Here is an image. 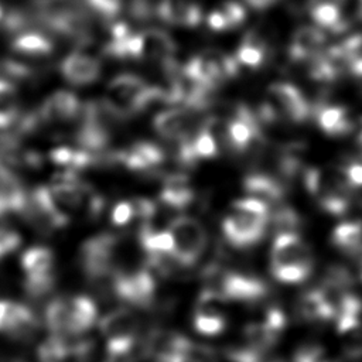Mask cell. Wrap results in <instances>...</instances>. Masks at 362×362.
Returning a JSON list of instances; mask_svg holds the SVG:
<instances>
[{"mask_svg": "<svg viewBox=\"0 0 362 362\" xmlns=\"http://www.w3.org/2000/svg\"><path fill=\"white\" fill-rule=\"evenodd\" d=\"M315 1H324V3H334V4H339V6H342L345 0H315Z\"/></svg>", "mask_w": 362, "mask_h": 362, "instance_id": "obj_49", "label": "cell"}, {"mask_svg": "<svg viewBox=\"0 0 362 362\" xmlns=\"http://www.w3.org/2000/svg\"><path fill=\"white\" fill-rule=\"evenodd\" d=\"M297 313L301 320L308 322L329 321L335 318V308L324 297L320 287L311 288L300 297Z\"/></svg>", "mask_w": 362, "mask_h": 362, "instance_id": "obj_27", "label": "cell"}, {"mask_svg": "<svg viewBox=\"0 0 362 362\" xmlns=\"http://www.w3.org/2000/svg\"><path fill=\"white\" fill-rule=\"evenodd\" d=\"M269 96L277 113L293 123H303L313 113V106L303 92L290 82H273L269 86Z\"/></svg>", "mask_w": 362, "mask_h": 362, "instance_id": "obj_13", "label": "cell"}, {"mask_svg": "<svg viewBox=\"0 0 362 362\" xmlns=\"http://www.w3.org/2000/svg\"><path fill=\"white\" fill-rule=\"evenodd\" d=\"M3 362H24L23 359H17V358H11V359H6Z\"/></svg>", "mask_w": 362, "mask_h": 362, "instance_id": "obj_51", "label": "cell"}, {"mask_svg": "<svg viewBox=\"0 0 362 362\" xmlns=\"http://www.w3.org/2000/svg\"><path fill=\"white\" fill-rule=\"evenodd\" d=\"M211 120H205L204 126L192 136V146L198 160L202 158H212L218 153V146L215 137L211 133Z\"/></svg>", "mask_w": 362, "mask_h": 362, "instance_id": "obj_38", "label": "cell"}, {"mask_svg": "<svg viewBox=\"0 0 362 362\" xmlns=\"http://www.w3.org/2000/svg\"><path fill=\"white\" fill-rule=\"evenodd\" d=\"M42 165V157L34 150H25L18 139H0V178L21 181L27 170Z\"/></svg>", "mask_w": 362, "mask_h": 362, "instance_id": "obj_11", "label": "cell"}, {"mask_svg": "<svg viewBox=\"0 0 362 362\" xmlns=\"http://www.w3.org/2000/svg\"><path fill=\"white\" fill-rule=\"evenodd\" d=\"M194 198L195 194L185 174H170L165 177L160 191V201L163 205L173 209H184L194 201Z\"/></svg>", "mask_w": 362, "mask_h": 362, "instance_id": "obj_25", "label": "cell"}, {"mask_svg": "<svg viewBox=\"0 0 362 362\" xmlns=\"http://www.w3.org/2000/svg\"><path fill=\"white\" fill-rule=\"evenodd\" d=\"M344 177L349 187H362V163H351L344 170Z\"/></svg>", "mask_w": 362, "mask_h": 362, "instance_id": "obj_46", "label": "cell"}, {"mask_svg": "<svg viewBox=\"0 0 362 362\" xmlns=\"http://www.w3.org/2000/svg\"><path fill=\"white\" fill-rule=\"evenodd\" d=\"M288 266L314 267L310 246L296 232L279 233L270 252V270Z\"/></svg>", "mask_w": 362, "mask_h": 362, "instance_id": "obj_12", "label": "cell"}, {"mask_svg": "<svg viewBox=\"0 0 362 362\" xmlns=\"http://www.w3.org/2000/svg\"><path fill=\"white\" fill-rule=\"evenodd\" d=\"M308 3L310 16L318 28H321L322 31L328 30L332 33H341L346 28V21L344 18L339 4L315 0H310Z\"/></svg>", "mask_w": 362, "mask_h": 362, "instance_id": "obj_30", "label": "cell"}, {"mask_svg": "<svg viewBox=\"0 0 362 362\" xmlns=\"http://www.w3.org/2000/svg\"><path fill=\"white\" fill-rule=\"evenodd\" d=\"M59 71L64 79L71 85L83 86L99 79L102 66L95 57L81 49H75L62 58Z\"/></svg>", "mask_w": 362, "mask_h": 362, "instance_id": "obj_17", "label": "cell"}, {"mask_svg": "<svg viewBox=\"0 0 362 362\" xmlns=\"http://www.w3.org/2000/svg\"><path fill=\"white\" fill-rule=\"evenodd\" d=\"M304 185L320 208L325 212L341 216L349 209L351 187L348 185L342 171L328 173L320 168H308L304 173Z\"/></svg>", "mask_w": 362, "mask_h": 362, "instance_id": "obj_3", "label": "cell"}, {"mask_svg": "<svg viewBox=\"0 0 362 362\" xmlns=\"http://www.w3.org/2000/svg\"><path fill=\"white\" fill-rule=\"evenodd\" d=\"M110 281L112 293L122 301L136 307H150L156 294V280L150 269L141 267L136 270L116 269Z\"/></svg>", "mask_w": 362, "mask_h": 362, "instance_id": "obj_8", "label": "cell"}, {"mask_svg": "<svg viewBox=\"0 0 362 362\" xmlns=\"http://www.w3.org/2000/svg\"><path fill=\"white\" fill-rule=\"evenodd\" d=\"M325 33L317 25H303L297 28L290 40V57L298 62H308L325 49Z\"/></svg>", "mask_w": 362, "mask_h": 362, "instance_id": "obj_19", "label": "cell"}, {"mask_svg": "<svg viewBox=\"0 0 362 362\" xmlns=\"http://www.w3.org/2000/svg\"><path fill=\"white\" fill-rule=\"evenodd\" d=\"M55 286V274H35V276H25L23 287L28 298L31 300H42L45 298Z\"/></svg>", "mask_w": 362, "mask_h": 362, "instance_id": "obj_37", "label": "cell"}, {"mask_svg": "<svg viewBox=\"0 0 362 362\" xmlns=\"http://www.w3.org/2000/svg\"><path fill=\"white\" fill-rule=\"evenodd\" d=\"M82 105L78 96L65 89H59L48 95L40 105L37 113L42 124H64L81 116Z\"/></svg>", "mask_w": 362, "mask_h": 362, "instance_id": "obj_15", "label": "cell"}, {"mask_svg": "<svg viewBox=\"0 0 362 362\" xmlns=\"http://www.w3.org/2000/svg\"><path fill=\"white\" fill-rule=\"evenodd\" d=\"M164 161V150L150 141H139L116 151V163L137 173H148Z\"/></svg>", "mask_w": 362, "mask_h": 362, "instance_id": "obj_18", "label": "cell"}, {"mask_svg": "<svg viewBox=\"0 0 362 362\" xmlns=\"http://www.w3.org/2000/svg\"><path fill=\"white\" fill-rule=\"evenodd\" d=\"M132 204L134 208V216L140 219V225L150 223L157 211L156 204L148 198H136Z\"/></svg>", "mask_w": 362, "mask_h": 362, "instance_id": "obj_43", "label": "cell"}, {"mask_svg": "<svg viewBox=\"0 0 362 362\" xmlns=\"http://www.w3.org/2000/svg\"><path fill=\"white\" fill-rule=\"evenodd\" d=\"M313 113L317 117L318 126L329 136H345L354 130V120L344 106L320 103L313 106Z\"/></svg>", "mask_w": 362, "mask_h": 362, "instance_id": "obj_24", "label": "cell"}, {"mask_svg": "<svg viewBox=\"0 0 362 362\" xmlns=\"http://www.w3.org/2000/svg\"><path fill=\"white\" fill-rule=\"evenodd\" d=\"M49 160L55 165L64 168L65 171H75V173L85 170L88 167L100 165L99 154L89 153L81 147H78V148H72L68 146L57 147V148L51 150Z\"/></svg>", "mask_w": 362, "mask_h": 362, "instance_id": "obj_29", "label": "cell"}, {"mask_svg": "<svg viewBox=\"0 0 362 362\" xmlns=\"http://www.w3.org/2000/svg\"><path fill=\"white\" fill-rule=\"evenodd\" d=\"M157 14L170 25L195 27L202 18V8L198 0H160Z\"/></svg>", "mask_w": 362, "mask_h": 362, "instance_id": "obj_21", "label": "cell"}, {"mask_svg": "<svg viewBox=\"0 0 362 362\" xmlns=\"http://www.w3.org/2000/svg\"><path fill=\"white\" fill-rule=\"evenodd\" d=\"M86 3L95 14L103 18L116 17L123 7V0H86Z\"/></svg>", "mask_w": 362, "mask_h": 362, "instance_id": "obj_41", "label": "cell"}, {"mask_svg": "<svg viewBox=\"0 0 362 362\" xmlns=\"http://www.w3.org/2000/svg\"><path fill=\"white\" fill-rule=\"evenodd\" d=\"M356 13H358V17L362 20V0H359V3H358V10H356Z\"/></svg>", "mask_w": 362, "mask_h": 362, "instance_id": "obj_50", "label": "cell"}, {"mask_svg": "<svg viewBox=\"0 0 362 362\" xmlns=\"http://www.w3.org/2000/svg\"><path fill=\"white\" fill-rule=\"evenodd\" d=\"M346 71L354 76L362 78V33L349 35L339 44Z\"/></svg>", "mask_w": 362, "mask_h": 362, "instance_id": "obj_36", "label": "cell"}, {"mask_svg": "<svg viewBox=\"0 0 362 362\" xmlns=\"http://www.w3.org/2000/svg\"><path fill=\"white\" fill-rule=\"evenodd\" d=\"M21 243L20 235L8 228H0V260L13 253Z\"/></svg>", "mask_w": 362, "mask_h": 362, "instance_id": "obj_42", "label": "cell"}, {"mask_svg": "<svg viewBox=\"0 0 362 362\" xmlns=\"http://www.w3.org/2000/svg\"><path fill=\"white\" fill-rule=\"evenodd\" d=\"M20 266L25 276L52 273L54 253L45 246H33L21 255Z\"/></svg>", "mask_w": 362, "mask_h": 362, "instance_id": "obj_33", "label": "cell"}, {"mask_svg": "<svg viewBox=\"0 0 362 362\" xmlns=\"http://www.w3.org/2000/svg\"><path fill=\"white\" fill-rule=\"evenodd\" d=\"M243 335L246 339V346L259 352H269L279 338V335L273 332L263 321L247 324L243 329Z\"/></svg>", "mask_w": 362, "mask_h": 362, "instance_id": "obj_35", "label": "cell"}, {"mask_svg": "<svg viewBox=\"0 0 362 362\" xmlns=\"http://www.w3.org/2000/svg\"><path fill=\"white\" fill-rule=\"evenodd\" d=\"M269 218L267 204L256 198L236 199L222 221V230L232 246L250 247L263 239Z\"/></svg>", "mask_w": 362, "mask_h": 362, "instance_id": "obj_1", "label": "cell"}, {"mask_svg": "<svg viewBox=\"0 0 362 362\" xmlns=\"http://www.w3.org/2000/svg\"><path fill=\"white\" fill-rule=\"evenodd\" d=\"M99 331L106 339L105 351L126 349L136 345L140 339V320L127 308L113 310L100 320Z\"/></svg>", "mask_w": 362, "mask_h": 362, "instance_id": "obj_9", "label": "cell"}, {"mask_svg": "<svg viewBox=\"0 0 362 362\" xmlns=\"http://www.w3.org/2000/svg\"><path fill=\"white\" fill-rule=\"evenodd\" d=\"M98 310L86 296L52 298L44 311V321L52 335L75 338L85 334L96 321Z\"/></svg>", "mask_w": 362, "mask_h": 362, "instance_id": "obj_2", "label": "cell"}, {"mask_svg": "<svg viewBox=\"0 0 362 362\" xmlns=\"http://www.w3.org/2000/svg\"><path fill=\"white\" fill-rule=\"evenodd\" d=\"M10 48L28 59H47L54 52V42L48 34L28 30L10 37Z\"/></svg>", "mask_w": 362, "mask_h": 362, "instance_id": "obj_22", "label": "cell"}, {"mask_svg": "<svg viewBox=\"0 0 362 362\" xmlns=\"http://www.w3.org/2000/svg\"><path fill=\"white\" fill-rule=\"evenodd\" d=\"M18 214L35 232L44 236L52 235L69 223V216L58 208L48 185H38L30 191Z\"/></svg>", "mask_w": 362, "mask_h": 362, "instance_id": "obj_5", "label": "cell"}, {"mask_svg": "<svg viewBox=\"0 0 362 362\" xmlns=\"http://www.w3.org/2000/svg\"><path fill=\"white\" fill-rule=\"evenodd\" d=\"M37 359L38 362H74V338L51 334L38 345Z\"/></svg>", "mask_w": 362, "mask_h": 362, "instance_id": "obj_32", "label": "cell"}, {"mask_svg": "<svg viewBox=\"0 0 362 362\" xmlns=\"http://www.w3.org/2000/svg\"><path fill=\"white\" fill-rule=\"evenodd\" d=\"M267 51L266 38L260 33L252 30L242 37L236 49L235 59L239 65L256 69L264 64Z\"/></svg>", "mask_w": 362, "mask_h": 362, "instance_id": "obj_28", "label": "cell"}, {"mask_svg": "<svg viewBox=\"0 0 362 362\" xmlns=\"http://www.w3.org/2000/svg\"><path fill=\"white\" fill-rule=\"evenodd\" d=\"M263 322L273 331L276 332L277 335H280L283 332V329L286 328V324H287V318L284 315V313L277 308V307H273V308H269L266 311V315H264V320Z\"/></svg>", "mask_w": 362, "mask_h": 362, "instance_id": "obj_44", "label": "cell"}, {"mask_svg": "<svg viewBox=\"0 0 362 362\" xmlns=\"http://www.w3.org/2000/svg\"><path fill=\"white\" fill-rule=\"evenodd\" d=\"M277 0H245V3L255 10H266L272 7Z\"/></svg>", "mask_w": 362, "mask_h": 362, "instance_id": "obj_47", "label": "cell"}, {"mask_svg": "<svg viewBox=\"0 0 362 362\" xmlns=\"http://www.w3.org/2000/svg\"><path fill=\"white\" fill-rule=\"evenodd\" d=\"M40 329L37 314L27 305L0 300V332L20 342L31 341Z\"/></svg>", "mask_w": 362, "mask_h": 362, "instance_id": "obj_10", "label": "cell"}, {"mask_svg": "<svg viewBox=\"0 0 362 362\" xmlns=\"http://www.w3.org/2000/svg\"><path fill=\"white\" fill-rule=\"evenodd\" d=\"M332 243L346 255L358 257L362 253V221H345L332 232Z\"/></svg>", "mask_w": 362, "mask_h": 362, "instance_id": "obj_31", "label": "cell"}, {"mask_svg": "<svg viewBox=\"0 0 362 362\" xmlns=\"http://www.w3.org/2000/svg\"><path fill=\"white\" fill-rule=\"evenodd\" d=\"M313 269L303 267V266H288V267H277L272 269V274L281 283L296 284L301 283L311 274Z\"/></svg>", "mask_w": 362, "mask_h": 362, "instance_id": "obj_40", "label": "cell"}, {"mask_svg": "<svg viewBox=\"0 0 362 362\" xmlns=\"http://www.w3.org/2000/svg\"><path fill=\"white\" fill-rule=\"evenodd\" d=\"M246 18V8L236 0H225L216 4L206 16L208 27L214 31H228L239 27Z\"/></svg>", "mask_w": 362, "mask_h": 362, "instance_id": "obj_26", "label": "cell"}, {"mask_svg": "<svg viewBox=\"0 0 362 362\" xmlns=\"http://www.w3.org/2000/svg\"><path fill=\"white\" fill-rule=\"evenodd\" d=\"M192 324L197 332L202 335H218L225 329L226 320L218 310L209 307V304H199L194 314Z\"/></svg>", "mask_w": 362, "mask_h": 362, "instance_id": "obj_34", "label": "cell"}, {"mask_svg": "<svg viewBox=\"0 0 362 362\" xmlns=\"http://www.w3.org/2000/svg\"><path fill=\"white\" fill-rule=\"evenodd\" d=\"M174 40L163 30L147 28L136 35V59L158 62L163 66L174 61Z\"/></svg>", "mask_w": 362, "mask_h": 362, "instance_id": "obj_16", "label": "cell"}, {"mask_svg": "<svg viewBox=\"0 0 362 362\" xmlns=\"http://www.w3.org/2000/svg\"><path fill=\"white\" fill-rule=\"evenodd\" d=\"M7 10H8V8H6L4 4L0 1V27H1L3 21H4V17H6V14H7Z\"/></svg>", "mask_w": 362, "mask_h": 362, "instance_id": "obj_48", "label": "cell"}, {"mask_svg": "<svg viewBox=\"0 0 362 362\" xmlns=\"http://www.w3.org/2000/svg\"><path fill=\"white\" fill-rule=\"evenodd\" d=\"M192 113V110H188L185 107H171L163 110L156 115L153 120V127L163 139L180 143L188 137H192L205 123L204 120L202 124L197 126Z\"/></svg>", "mask_w": 362, "mask_h": 362, "instance_id": "obj_14", "label": "cell"}, {"mask_svg": "<svg viewBox=\"0 0 362 362\" xmlns=\"http://www.w3.org/2000/svg\"><path fill=\"white\" fill-rule=\"evenodd\" d=\"M134 218L133 204L129 201L119 202L112 211V222L117 226H123Z\"/></svg>", "mask_w": 362, "mask_h": 362, "instance_id": "obj_45", "label": "cell"}, {"mask_svg": "<svg viewBox=\"0 0 362 362\" xmlns=\"http://www.w3.org/2000/svg\"><path fill=\"white\" fill-rule=\"evenodd\" d=\"M243 188L250 195L264 204H277L286 194V185L276 175L266 173H252L243 178Z\"/></svg>", "mask_w": 362, "mask_h": 362, "instance_id": "obj_23", "label": "cell"}, {"mask_svg": "<svg viewBox=\"0 0 362 362\" xmlns=\"http://www.w3.org/2000/svg\"><path fill=\"white\" fill-rule=\"evenodd\" d=\"M170 233L174 239L173 257L180 267L194 266L204 255L208 235L204 225L195 218L180 215L170 222Z\"/></svg>", "mask_w": 362, "mask_h": 362, "instance_id": "obj_7", "label": "cell"}, {"mask_svg": "<svg viewBox=\"0 0 362 362\" xmlns=\"http://www.w3.org/2000/svg\"><path fill=\"white\" fill-rule=\"evenodd\" d=\"M119 238L113 233H100L86 239L79 249V263L90 281L110 279L116 267Z\"/></svg>", "mask_w": 362, "mask_h": 362, "instance_id": "obj_6", "label": "cell"}, {"mask_svg": "<svg viewBox=\"0 0 362 362\" xmlns=\"http://www.w3.org/2000/svg\"><path fill=\"white\" fill-rule=\"evenodd\" d=\"M21 116L17 85L8 79H0V139H18L17 124Z\"/></svg>", "mask_w": 362, "mask_h": 362, "instance_id": "obj_20", "label": "cell"}, {"mask_svg": "<svg viewBox=\"0 0 362 362\" xmlns=\"http://www.w3.org/2000/svg\"><path fill=\"white\" fill-rule=\"evenodd\" d=\"M269 222L279 230V233L284 232H296L300 226V216L291 206H277V209L270 214Z\"/></svg>", "mask_w": 362, "mask_h": 362, "instance_id": "obj_39", "label": "cell"}, {"mask_svg": "<svg viewBox=\"0 0 362 362\" xmlns=\"http://www.w3.org/2000/svg\"><path fill=\"white\" fill-rule=\"evenodd\" d=\"M184 74L198 85L215 90L219 85L233 78L239 64L230 55L218 49H205L192 57L184 66Z\"/></svg>", "mask_w": 362, "mask_h": 362, "instance_id": "obj_4", "label": "cell"}]
</instances>
